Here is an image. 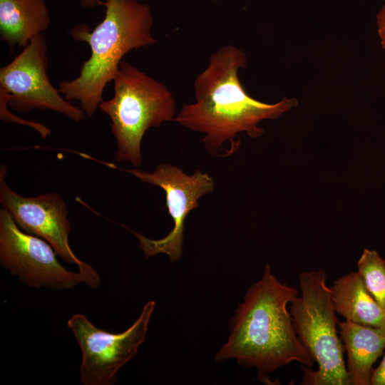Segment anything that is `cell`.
Listing matches in <instances>:
<instances>
[{
	"mask_svg": "<svg viewBox=\"0 0 385 385\" xmlns=\"http://www.w3.org/2000/svg\"><path fill=\"white\" fill-rule=\"evenodd\" d=\"M246 64L245 53L231 45L212 54L208 66L194 82L196 102L184 105L173 120L204 133L201 141L213 155L227 156L223 148L226 142H230V152L234 153L240 145V140H235L237 134L258 138L264 133L258 126L262 120L277 119L297 106L296 98H283L270 104L251 97L238 76Z\"/></svg>",
	"mask_w": 385,
	"mask_h": 385,
	"instance_id": "cell-1",
	"label": "cell"
},
{
	"mask_svg": "<svg viewBox=\"0 0 385 385\" xmlns=\"http://www.w3.org/2000/svg\"><path fill=\"white\" fill-rule=\"evenodd\" d=\"M105 16L93 30L76 25L71 36L91 48L78 77L58 84L59 93L68 101H78L87 116L92 117L103 100L106 85L113 80L123 57L129 51L156 42L150 6L138 0H105Z\"/></svg>",
	"mask_w": 385,
	"mask_h": 385,
	"instance_id": "cell-3",
	"label": "cell"
},
{
	"mask_svg": "<svg viewBox=\"0 0 385 385\" xmlns=\"http://www.w3.org/2000/svg\"><path fill=\"white\" fill-rule=\"evenodd\" d=\"M155 306V301L148 302L138 319L118 334L96 327L82 314L68 319V328L81 351L80 381L83 385H111L116 381L118 370L137 354L145 341Z\"/></svg>",
	"mask_w": 385,
	"mask_h": 385,
	"instance_id": "cell-7",
	"label": "cell"
},
{
	"mask_svg": "<svg viewBox=\"0 0 385 385\" xmlns=\"http://www.w3.org/2000/svg\"><path fill=\"white\" fill-rule=\"evenodd\" d=\"M50 23L45 0H0V38L11 49L26 46Z\"/></svg>",
	"mask_w": 385,
	"mask_h": 385,
	"instance_id": "cell-12",
	"label": "cell"
},
{
	"mask_svg": "<svg viewBox=\"0 0 385 385\" xmlns=\"http://www.w3.org/2000/svg\"><path fill=\"white\" fill-rule=\"evenodd\" d=\"M7 168L0 166V204L23 231L48 242L58 256L78 270L100 277L90 265L81 260L68 242L71 222L66 203L56 192L25 197L14 191L6 182Z\"/></svg>",
	"mask_w": 385,
	"mask_h": 385,
	"instance_id": "cell-10",
	"label": "cell"
},
{
	"mask_svg": "<svg viewBox=\"0 0 385 385\" xmlns=\"http://www.w3.org/2000/svg\"><path fill=\"white\" fill-rule=\"evenodd\" d=\"M5 92L0 90V118L1 120L29 126L38 133L43 138H46L51 134V130L45 125L21 118L11 113L9 110Z\"/></svg>",
	"mask_w": 385,
	"mask_h": 385,
	"instance_id": "cell-15",
	"label": "cell"
},
{
	"mask_svg": "<svg viewBox=\"0 0 385 385\" xmlns=\"http://www.w3.org/2000/svg\"><path fill=\"white\" fill-rule=\"evenodd\" d=\"M113 81V98L103 101L98 108L110 119L115 160L138 167L143 162L145 132L174 120L175 100L163 83L125 61L120 62Z\"/></svg>",
	"mask_w": 385,
	"mask_h": 385,
	"instance_id": "cell-5",
	"label": "cell"
},
{
	"mask_svg": "<svg viewBox=\"0 0 385 385\" xmlns=\"http://www.w3.org/2000/svg\"><path fill=\"white\" fill-rule=\"evenodd\" d=\"M371 385H385V353L379 365L374 369Z\"/></svg>",
	"mask_w": 385,
	"mask_h": 385,
	"instance_id": "cell-16",
	"label": "cell"
},
{
	"mask_svg": "<svg viewBox=\"0 0 385 385\" xmlns=\"http://www.w3.org/2000/svg\"><path fill=\"white\" fill-rule=\"evenodd\" d=\"M298 295L297 289L282 283L267 265L235 309L230 334L215 360L236 359L244 367H255L260 379L292 361L312 368L314 362L299 342L287 309Z\"/></svg>",
	"mask_w": 385,
	"mask_h": 385,
	"instance_id": "cell-2",
	"label": "cell"
},
{
	"mask_svg": "<svg viewBox=\"0 0 385 385\" xmlns=\"http://www.w3.org/2000/svg\"><path fill=\"white\" fill-rule=\"evenodd\" d=\"M301 295L291 302L289 312L298 339L317 369L301 365L304 385H349L344 348L327 272L320 269L299 274Z\"/></svg>",
	"mask_w": 385,
	"mask_h": 385,
	"instance_id": "cell-4",
	"label": "cell"
},
{
	"mask_svg": "<svg viewBox=\"0 0 385 385\" xmlns=\"http://www.w3.org/2000/svg\"><path fill=\"white\" fill-rule=\"evenodd\" d=\"M331 290L335 311L345 319L385 329V308L369 293L357 272L334 280Z\"/></svg>",
	"mask_w": 385,
	"mask_h": 385,
	"instance_id": "cell-13",
	"label": "cell"
},
{
	"mask_svg": "<svg viewBox=\"0 0 385 385\" xmlns=\"http://www.w3.org/2000/svg\"><path fill=\"white\" fill-rule=\"evenodd\" d=\"M376 24L380 43L385 50V3L376 14Z\"/></svg>",
	"mask_w": 385,
	"mask_h": 385,
	"instance_id": "cell-17",
	"label": "cell"
},
{
	"mask_svg": "<svg viewBox=\"0 0 385 385\" xmlns=\"http://www.w3.org/2000/svg\"><path fill=\"white\" fill-rule=\"evenodd\" d=\"M47 50L43 34L33 38L9 63L0 68V89L6 95L8 106L16 111L51 110L80 122L85 119V112L63 97L49 81Z\"/></svg>",
	"mask_w": 385,
	"mask_h": 385,
	"instance_id": "cell-8",
	"label": "cell"
},
{
	"mask_svg": "<svg viewBox=\"0 0 385 385\" xmlns=\"http://www.w3.org/2000/svg\"><path fill=\"white\" fill-rule=\"evenodd\" d=\"M81 5L87 9H93L96 6L101 4V1L100 0H81Z\"/></svg>",
	"mask_w": 385,
	"mask_h": 385,
	"instance_id": "cell-18",
	"label": "cell"
},
{
	"mask_svg": "<svg viewBox=\"0 0 385 385\" xmlns=\"http://www.w3.org/2000/svg\"><path fill=\"white\" fill-rule=\"evenodd\" d=\"M356 265L367 290L385 308V260L376 251L365 248Z\"/></svg>",
	"mask_w": 385,
	"mask_h": 385,
	"instance_id": "cell-14",
	"label": "cell"
},
{
	"mask_svg": "<svg viewBox=\"0 0 385 385\" xmlns=\"http://www.w3.org/2000/svg\"><path fill=\"white\" fill-rule=\"evenodd\" d=\"M140 181L161 188L165 193L168 207L174 226L161 239H150L132 232L138 240L139 247L146 258L165 254L171 262L178 260L183 253L184 222L188 213L198 207L200 198L214 190L215 182L207 173L197 170L192 175L170 164L157 165L152 172L139 169L125 170Z\"/></svg>",
	"mask_w": 385,
	"mask_h": 385,
	"instance_id": "cell-9",
	"label": "cell"
},
{
	"mask_svg": "<svg viewBox=\"0 0 385 385\" xmlns=\"http://www.w3.org/2000/svg\"><path fill=\"white\" fill-rule=\"evenodd\" d=\"M57 253L45 240L23 231L10 214L0 209V263L26 286L69 289L81 283L95 289L100 277L73 272L58 261Z\"/></svg>",
	"mask_w": 385,
	"mask_h": 385,
	"instance_id": "cell-6",
	"label": "cell"
},
{
	"mask_svg": "<svg viewBox=\"0 0 385 385\" xmlns=\"http://www.w3.org/2000/svg\"><path fill=\"white\" fill-rule=\"evenodd\" d=\"M347 354L346 369L349 385H371L373 366L385 349V329L349 320L338 322Z\"/></svg>",
	"mask_w": 385,
	"mask_h": 385,
	"instance_id": "cell-11",
	"label": "cell"
}]
</instances>
